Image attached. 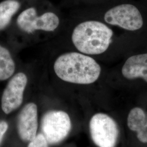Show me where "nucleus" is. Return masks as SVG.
Masks as SVG:
<instances>
[{
	"mask_svg": "<svg viewBox=\"0 0 147 147\" xmlns=\"http://www.w3.org/2000/svg\"><path fill=\"white\" fill-rule=\"evenodd\" d=\"M53 69L59 79L75 84L94 83L101 73L100 65L93 58L76 52L59 56L53 64Z\"/></svg>",
	"mask_w": 147,
	"mask_h": 147,
	"instance_id": "obj_1",
	"label": "nucleus"
},
{
	"mask_svg": "<svg viewBox=\"0 0 147 147\" xmlns=\"http://www.w3.org/2000/svg\"><path fill=\"white\" fill-rule=\"evenodd\" d=\"M113 34L110 28L101 22L84 21L75 27L71 40L80 52L87 55H99L109 47Z\"/></svg>",
	"mask_w": 147,
	"mask_h": 147,
	"instance_id": "obj_2",
	"label": "nucleus"
},
{
	"mask_svg": "<svg viewBox=\"0 0 147 147\" xmlns=\"http://www.w3.org/2000/svg\"><path fill=\"white\" fill-rule=\"evenodd\" d=\"M71 129L68 115L63 111L52 110L44 114L41 121V129L47 142L57 144L68 136Z\"/></svg>",
	"mask_w": 147,
	"mask_h": 147,
	"instance_id": "obj_3",
	"label": "nucleus"
},
{
	"mask_svg": "<svg viewBox=\"0 0 147 147\" xmlns=\"http://www.w3.org/2000/svg\"><path fill=\"white\" fill-rule=\"evenodd\" d=\"M92 139L98 147H115L119 135L116 121L104 113H97L89 122Z\"/></svg>",
	"mask_w": 147,
	"mask_h": 147,
	"instance_id": "obj_4",
	"label": "nucleus"
},
{
	"mask_svg": "<svg viewBox=\"0 0 147 147\" xmlns=\"http://www.w3.org/2000/svg\"><path fill=\"white\" fill-rule=\"evenodd\" d=\"M17 25L22 31L28 34L36 31L53 32L59 25L58 16L53 12H46L38 16L33 7L22 11L17 18Z\"/></svg>",
	"mask_w": 147,
	"mask_h": 147,
	"instance_id": "obj_5",
	"label": "nucleus"
},
{
	"mask_svg": "<svg viewBox=\"0 0 147 147\" xmlns=\"http://www.w3.org/2000/svg\"><path fill=\"white\" fill-rule=\"evenodd\" d=\"M105 22L129 31L140 29L143 24L142 15L134 5L124 4L117 5L105 13Z\"/></svg>",
	"mask_w": 147,
	"mask_h": 147,
	"instance_id": "obj_6",
	"label": "nucleus"
},
{
	"mask_svg": "<svg viewBox=\"0 0 147 147\" xmlns=\"http://www.w3.org/2000/svg\"><path fill=\"white\" fill-rule=\"evenodd\" d=\"M28 79L26 75L20 72L14 75L4 90L1 98V108L8 115L21 106Z\"/></svg>",
	"mask_w": 147,
	"mask_h": 147,
	"instance_id": "obj_7",
	"label": "nucleus"
},
{
	"mask_svg": "<svg viewBox=\"0 0 147 147\" xmlns=\"http://www.w3.org/2000/svg\"><path fill=\"white\" fill-rule=\"evenodd\" d=\"M38 109L33 102L27 104L21 110L17 121L18 135L22 141L30 142L37 135Z\"/></svg>",
	"mask_w": 147,
	"mask_h": 147,
	"instance_id": "obj_8",
	"label": "nucleus"
},
{
	"mask_svg": "<svg viewBox=\"0 0 147 147\" xmlns=\"http://www.w3.org/2000/svg\"><path fill=\"white\" fill-rule=\"evenodd\" d=\"M121 72L126 79L142 78L147 82V53L129 57L124 64Z\"/></svg>",
	"mask_w": 147,
	"mask_h": 147,
	"instance_id": "obj_9",
	"label": "nucleus"
},
{
	"mask_svg": "<svg viewBox=\"0 0 147 147\" xmlns=\"http://www.w3.org/2000/svg\"><path fill=\"white\" fill-rule=\"evenodd\" d=\"M127 126L132 131L136 132L138 140L142 143H147V120L144 111L140 107L132 109L129 113Z\"/></svg>",
	"mask_w": 147,
	"mask_h": 147,
	"instance_id": "obj_10",
	"label": "nucleus"
},
{
	"mask_svg": "<svg viewBox=\"0 0 147 147\" xmlns=\"http://www.w3.org/2000/svg\"><path fill=\"white\" fill-rule=\"evenodd\" d=\"M17 0H5L0 2V31L8 26L13 16L20 8Z\"/></svg>",
	"mask_w": 147,
	"mask_h": 147,
	"instance_id": "obj_11",
	"label": "nucleus"
},
{
	"mask_svg": "<svg viewBox=\"0 0 147 147\" xmlns=\"http://www.w3.org/2000/svg\"><path fill=\"white\" fill-rule=\"evenodd\" d=\"M16 70V64L11 53L0 45V81L10 78Z\"/></svg>",
	"mask_w": 147,
	"mask_h": 147,
	"instance_id": "obj_12",
	"label": "nucleus"
},
{
	"mask_svg": "<svg viewBox=\"0 0 147 147\" xmlns=\"http://www.w3.org/2000/svg\"><path fill=\"white\" fill-rule=\"evenodd\" d=\"M48 142L42 134H39L36 137L29 142L27 147H49Z\"/></svg>",
	"mask_w": 147,
	"mask_h": 147,
	"instance_id": "obj_13",
	"label": "nucleus"
},
{
	"mask_svg": "<svg viewBox=\"0 0 147 147\" xmlns=\"http://www.w3.org/2000/svg\"><path fill=\"white\" fill-rule=\"evenodd\" d=\"M8 129V124L5 121H0V146L3 141L6 132Z\"/></svg>",
	"mask_w": 147,
	"mask_h": 147,
	"instance_id": "obj_14",
	"label": "nucleus"
}]
</instances>
